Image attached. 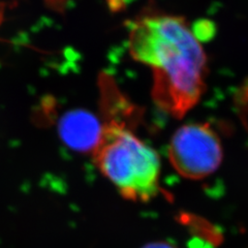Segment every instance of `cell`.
Here are the masks:
<instances>
[{
    "label": "cell",
    "instance_id": "cell-4",
    "mask_svg": "<svg viewBox=\"0 0 248 248\" xmlns=\"http://www.w3.org/2000/svg\"><path fill=\"white\" fill-rule=\"evenodd\" d=\"M104 124L93 114L84 110H74L60 119L58 131L68 148L93 153L99 144Z\"/></svg>",
    "mask_w": 248,
    "mask_h": 248
},
{
    "label": "cell",
    "instance_id": "cell-1",
    "mask_svg": "<svg viewBox=\"0 0 248 248\" xmlns=\"http://www.w3.org/2000/svg\"><path fill=\"white\" fill-rule=\"evenodd\" d=\"M131 56L151 67L152 97L162 111L182 118L206 90L207 56L189 23L180 16L153 12L133 21Z\"/></svg>",
    "mask_w": 248,
    "mask_h": 248
},
{
    "label": "cell",
    "instance_id": "cell-3",
    "mask_svg": "<svg viewBox=\"0 0 248 248\" xmlns=\"http://www.w3.org/2000/svg\"><path fill=\"white\" fill-rule=\"evenodd\" d=\"M222 157L220 139L209 124H186L170 140V165L186 179L200 180L210 176L221 165Z\"/></svg>",
    "mask_w": 248,
    "mask_h": 248
},
{
    "label": "cell",
    "instance_id": "cell-2",
    "mask_svg": "<svg viewBox=\"0 0 248 248\" xmlns=\"http://www.w3.org/2000/svg\"><path fill=\"white\" fill-rule=\"evenodd\" d=\"M93 160L120 195L133 202H149L158 195L160 159L133 128L122 124H104Z\"/></svg>",
    "mask_w": 248,
    "mask_h": 248
},
{
    "label": "cell",
    "instance_id": "cell-5",
    "mask_svg": "<svg viewBox=\"0 0 248 248\" xmlns=\"http://www.w3.org/2000/svg\"><path fill=\"white\" fill-rule=\"evenodd\" d=\"M142 248H177L176 246H174L173 244L168 243V242H164V241H158V242H151L148 243L147 245H145Z\"/></svg>",
    "mask_w": 248,
    "mask_h": 248
}]
</instances>
